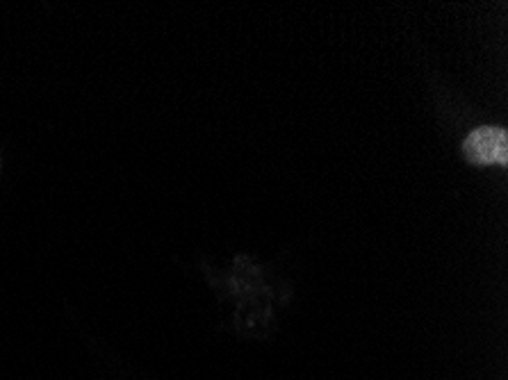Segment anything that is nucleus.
Returning a JSON list of instances; mask_svg holds the SVG:
<instances>
[{"mask_svg":"<svg viewBox=\"0 0 508 380\" xmlns=\"http://www.w3.org/2000/svg\"><path fill=\"white\" fill-rule=\"evenodd\" d=\"M463 153L472 164H497L506 166L508 164V132L503 128L494 125H481L472 130L463 141Z\"/></svg>","mask_w":508,"mask_h":380,"instance_id":"nucleus-1","label":"nucleus"}]
</instances>
